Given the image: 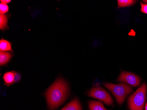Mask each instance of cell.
<instances>
[{"label":"cell","mask_w":147,"mask_h":110,"mask_svg":"<svg viewBox=\"0 0 147 110\" xmlns=\"http://www.w3.org/2000/svg\"><path fill=\"white\" fill-rule=\"evenodd\" d=\"M15 72H8L4 75L3 79L6 85L9 86L14 83Z\"/></svg>","instance_id":"obj_9"},{"label":"cell","mask_w":147,"mask_h":110,"mask_svg":"<svg viewBox=\"0 0 147 110\" xmlns=\"http://www.w3.org/2000/svg\"><path fill=\"white\" fill-rule=\"evenodd\" d=\"M146 91L147 86L144 82L129 97L128 104L130 110H144L146 100Z\"/></svg>","instance_id":"obj_2"},{"label":"cell","mask_w":147,"mask_h":110,"mask_svg":"<svg viewBox=\"0 0 147 110\" xmlns=\"http://www.w3.org/2000/svg\"><path fill=\"white\" fill-rule=\"evenodd\" d=\"M8 18L6 15L3 14H0V29L1 30L5 29L7 28Z\"/></svg>","instance_id":"obj_12"},{"label":"cell","mask_w":147,"mask_h":110,"mask_svg":"<svg viewBox=\"0 0 147 110\" xmlns=\"http://www.w3.org/2000/svg\"><path fill=\"white\" fill-rule=\"evenodd\" d=\"M144 3H145V4H147V0H144V1H143Z\"/></svg>","instance_id":"obj_17"},{"label":"cell","mask_w":147,"mask_h":110,"mask_svg":"<svg viewBox=\"0 0 147 110\" xmlns=\"http://www.w3.org/2000/svg\"><path fill=\"white\" fill-rule=\"evenodd\" d=\"M118 81L123 82L134 87H137L141 83V78L134 74L128 72H122L118 77Z\"/></svg>","instance_id":"obj_5"},{"label":"cell","mask_w":147,"mask_h":110,"mask_svg":"<svg viewBox=\"0 0 147 110\" xmlns=\"http://www.w3.org/2000/svg\"><path fill=\"white\" fill-rule=\"evenodd\" d=\"M12 57L11 53L6 52H0V64L1 66L8 63Z\"/></svg>","instance_id":"obj_7"},{"label":"cell","mask_w":147,"mask_h":110,"mask_svg":"<svg viewBox=\"0 0 147 110\" xmlns=\"http://www.w3.org/2000/svg\"><path fill=\"white\" fill-rule=\"evenodd\" d=\"M104 86L112 92L119 105L123 104L126 97L132 92V88L125 83L119 84L105 83Z\"/></svg>","instance_id":"obj_3"},{"label":"cell","mask_w":147,"mask_h":110,"mask_svg":"<svg viewBox=\"0 0 147 110\" xmlns=\"http://www.w3.org/2000/svg\"><path fill=\"white\" fill-rule=\"evenodd\" d=\"M61 110H82L81 105L77 99H75L64 107Z\"/></svg>","instance_id":"obj_6"},{"label":"cell","mask_w":147,"mask_h":110,"mask_svg":"<svg viewBox=\"0 0 147 110\" xmlns=\"http://www.w3.org/2000/svg\"><path fill=\"white\" fill-rule=\"evenodd\" d=\"M9 7L7 4L1 3L0 4V13L5 14L9 11Z\"/></svg>","instance_id":"obj_13"},{"label":"cell","mask_w":147,"mask_h":110,"mask_svg":"<svg viewBox=\"0 0 147 110\" xmlns=\"http://www.w3.org/2000/svg\"><path fill=\"white\" fill-rule=\"evenodd\" d=\"M11 1L10 0H1V3H4V4H7V3H9Z\"/></svg>","instance_id":"obj_16"},{"label":"cell","mask_w":147,"mask_h":110,"mask_svg":"<svg viewBox=\"0 0 147 110\" xmlns=\"http://www.w3.org/2000/svg\"><path fill=\"white\" fill-rule=\"evenodd\" d=\"M20 79H21V75L20 74L15 72L14 82H19Z\"/></svg>","instance_id":"obj_15"},{"label":"cell","mask_w":147,"mask_h":110,"mask_svg":"<svg viewBox=\"0 0 147 110\" xmlns=\"http://www.w3.org/2000/svg\"><path fill=\"white\" fill-rule=\"evenodd\" d=\"M88 96L95 99L102 101L106 105H111L113 104V101L110 94L102 88L95 86L89 91Z\"/></svg>","instance_id":"obj_4"},{"label":"cell","mask_w":147,"mask_h":110,"mask_svg":"<svg viewBox=\"0 0 147 110\" xmlns=\"http://www.w3.org/2000/svg\"><path fill=\"white\" fill-rule=\"evenodd\" d=\"M0 50L2 52L12 51L10 43L5 40L1 39L0 40Z\"/></svg>","instance_id":"obj_10"},{"label":"cell","mask_w":147,"mask_h":110,"mask_svg":"<svg viewBox=\"0 0 147 110\" xmlns=\"http://www.w3.org/2000/svg\"><path fill=\"white\" fill-rule=\"evenodd\" d=\"M68 90L67 83L63 79H57L45 93L49 109L53 110L61 105L67 98Z\"/></svg>","instance_id":"obj_1"},{"label":"cell","mask_w":147,"mask_h":110,"mask_svg":"<svg viewBox=\"0 0 147 110\" xmlns=\"http://www.w3.org/2000/svg\"><path fill=\"white\" fill-rule=\"evenodd\" d=\"M145 110H147V102L145 107Z\"/></svg>","instance_id":"obj_18"},{"label":"cell","mask_w":147,"mask_h":110,"mask_svg":"<svg viewBox=\"0 0 147 110\" xmlns=\"http://www.w3.org/2000/svg\"><path fill=\"white\" fill-rule=\"evenodd\" d=\"M89 107L90 110H109L106 109L101 103L96 101L89 102Z\"/></svg>","instance_id":"obj_8"},{"label":"cell","mask_w":147,"mask_h":110,"mask_svg":"<svg viewBox=\"0 0 147 110\" xmlns=\"http://www.w3.org/2000/svg\"><path fill=\"white\" fill-rule=\"evenodd\" d=\"M137 1L133 0H118V8L130 6L134 5Z\"/></svg>","instance_id":"obj_11"},{"label":"cell","mask_w":147,"mask_h":110,"mask_svg":"<svg viewBox=\"0 0 147 110\" xmlns=\"http://www.w3.org/2000/svg\"><path fill=\"white\" fill-rule=\"evenodd\" d=\"M141 11L143 13L147 14V4H144L142 3H141Z\"/></svg>","instance_id":"obj_14"}]
</instances>
